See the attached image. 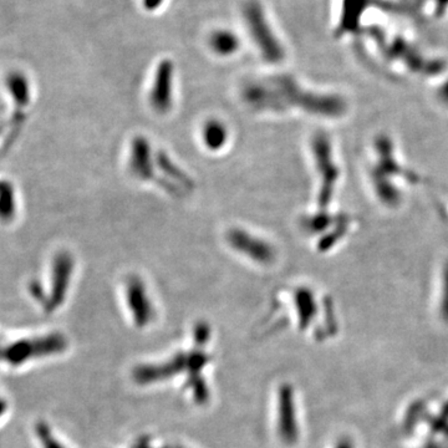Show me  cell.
<instances>
[{
    "label": "cell",
    "instance_id": "obj_1",
    "mask_svg": "<svg viewBox=\"0 0 448 448\" xmlns=\"http://www.w3.org/2000/svg\"><path fill=\"white\" fill-rule=\"evenodd\" d=\"M209 341L211 330L208 325H197L189 346H182L161 361L138 365L134 370V380L137 385L146 386L166 383L177 375H182L184 380L181 389L189 395V401L195 405L207 403L211 390L208 389L204 371L212 364V355L207 349Z\"/></svg>",
    "mask_w": 448,
    "mask_h": 448
},
{
    "label": "cell",
    "instance_id": "obj_2",
    "mask_svg": "<svg viewBox=\"0 0 448 448\" xmlns=\"http://www.w3.org/2000/svg\"><path fill=\"white\" fill-rule=\"evenodd\" d=\"M242 17L254 45L266 63L277 64L284 58V49L274 33L266 9L259 0H246L242 7Z\"/></svg>",
    "mask_w": 448,
    "mask_h": 448
},
{
    "label": "cell",
    "instance_id": "obj_3",
    "mask_svg": "<svg viewBox=\"0 0 448 448\" xmlns=\"http://www.w3.org/2000/svg\"><path fill=\"white\" fill-rule=\"evenodd\" d=\"M124 298L125 306L135 328L145 329L156 320V306L140 277L130 275L125 280Z\"/></svg>",
    "mask_w": 448,
    "mask_h": 448
},
{
    "label": "cell",
    "instance_id": "obj_4",
    "mask_svg": "<svg viewBox=\"0 0 448 448\" xmlns=\"http://www.w3.org/2000/svg\"><path fill=\"white\" fill-rule=\"evenodd\" d=\"M229 247L260 266H269L275 259V250L269 242L243 228H231L226 234Z\"/></svg>",
    "mask_w": 448,
    "mask_h": 448
},
{
    "label": "cell",
    "instance_id": "obj_5",
    "mask_svg": "<svg viewBox=\"0 0 448 448\" xmlns=\"http://www.w3.org/2000/svg\"><path fill=\"white\" fill-rule=\"evenodd\" d=\"M275 429L280 441L292 445L298 441V421L294 391L284 383L277 391L275 397Z\"/></svg>",
    "mask_w": 448,
    "mask_h": 448
},
{
    "label": "cell",
    "instance_id": "obj_6",
    "mask_svg": "<svg viewBox=\"0 0 448 448\" xmlns=\"http://www.w3.org/2000/svg\"><path fill=\"white\" fill-rule=\"evenodd\" d=\"M175 65L169 58H163L156 66L153 83L151 85L149 101L158 115H167L173 106Z\"/></svg>",
    "mask_w": 448,
    "mask_h": 448
},
{
    "label": "cell",
    "instance_id": "obj_7",
    "mask_svg": "<svg viewBox=\"0 0 448 448\" xmlns=\"http://www.w3.org/2000/svg\"><path fill=\"white\" fill-rule=\"evenodd\" d=\"M129 169L140 181H152L160 186V180L155 171V153H152L151 143L146 137L136 136L131 143Z\"/></svg>",
    "mask_w": 448,
    "mask_h": 448
},
{
    "label": "cell",
    "instance_id": "obj_8",
    "mask_svg": "<svg viewBox=\"0 0 448 448\" xmlns=\"http://www.w3.org/2000/svg\"><path fill=\"white\" fill-rule=\"evenodd\" d=\"M241 38L231 29L220 28L209 34L208 46L211 52L221 58L233 56L241 49Z\"/></svg>",
    "mask_w": 448,
    "mask_h": 448
},
{
    "label": "cell",
    "instance_id": "obj_9",
    "mask_svg": "<svg viewBox=\"0 0 448 448\" xmlns=\"http://www.w3.org/2000/svg\"><path fill=\"white\" fill-rule=\"evenodd\" d=\"M227 126L221 120L211 118L202 127V141L208 151L218 152L228 143Z\"/></svg>",
    "mask_w": 448,
    "mask_h": 448
},
{
    "label": "cell",
    "instance_id": "obj_10",
    "mask_svg": "<svg viewBox=\"0 0 448 448\" xmlns=\"http://www.w3.org/2000/svg\"><path fill=\"white\" fill-rule=\"evenodd\" d=\"M164 0H142L143 8L147 12H155L162 6Z\"/></svg>",
    "mask_w": 448,
    "mask_h": 448
},
{
    "label": "cell",
    "instance_id": "obj_11",
    "mask_svg": "<svg viewBox=\"0 0 448 448\" xmlns=\"http://www.w3.org/2000/svg\"><path fill=\"white\" fill-rule=\"evenodd\" d=\"M337 448H352V446H351L350 442L343 441L339 443L338 446H337Z\"/></svg>",
    "mask_w": 448,
    "mask_h": 448
}]
</instances>
